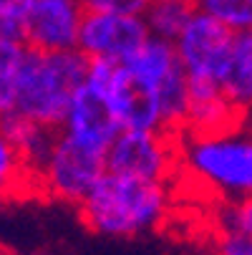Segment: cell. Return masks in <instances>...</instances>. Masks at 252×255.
<instances>
[{
	"label": "cell",
	"instance_id": "obj_1",
	"mask_svg": "<svg viewBox=\"0 0 252 255\" xmlns=\"http://www.w3.org/2000/svg\"><path fill=\"white\" fill-rule=\"evenodd\" d=\"M86 66L88 58L76 48L35 51L25 46L15 79L13 112L46 129H61L71 99L84 86Z\"/></svg>",
	"mask_w": 252,
	"mask_h": 255
},
{
	"label": "cell",
	"instance_id": "obj_2",
	"mask_svg": "<svg viewBox=\"0 0 252 255\" xmlns=\"http://www.w3.org/2000/svg\"><path fill=\"white\" fill-rule=\"evenodd\" d=\"M79 205L81 220L96 235L134 238L162 223L167 212V190L162 182L103 172Z\"/></svg>",
	"mask_w": 252,
	"mask_h": 255
},
{
	"label": "cell",
	"instance_id": "obj_11",
	"mask_svg": "<svg viewBox=\"0 0 252 255\" xmlns=\"http://www.w3.org/2000/svg\"><path fill=\"white\" fill-rule=\"evenodd\" d=\"M220 91L232 109L247 112L252 101V33L250 30L235 33L230 61L220 81Z\"/></svg>",
	"mask_w": 252,
	"mask_h": 255
},
{
	"label": "cell",
	"instance_id": "obj_22",
	"mask_svg": "<svg viewBox=\"0 0 252 255\" xmlns=\"http://www.w3.org/2000/svg\"><path fill=\"white\" fill-rule=\"evenodd\" d=\"M220 255H252V235H225Z\"/></svg>",
	"mask_w": 252,
	"mask_h": 255
},
{
	"label": "cell",
	"instance_id": "obj_15",
	"mask_svg": "<svg viewBox=\"0 0 252 255\" xmlns=\"http://www.w3.org/2000/svg\"><path fill=\"white\" fill-rule=\"evenodd\" d=\"M25 53V43L0 38V114L13 112L15 104V79Z\"/></svg>",
	"mask_w": 252,
	"mask_h": 255
},
{
	"label": "cell",
	"instance_id": "obj_24",
	"mask_svg": "<svg viewBox=\"0 0 252 255\" xmlns=\"http://www.w3.org/2000/svg\"><path fill=\"white\" fill-rule=\"evenodd\" d=\"M192 3H194V5H197V3H199V0H192Z\"/></svg>",
	"mask_w": 252,
	"mask_h": 255
},
{
	"label": "cell",
	"instance_id": "obj_21",
	"mask_svg": "<svg viewBox=\"0 0 252 255\" xmlns=\"http://www.w3.org/2000/svg\"><path fill=\"white\" fill-rule=\"evenodd\" d=\"M86 13H126L141 15L149 0H81Z\"/></svg>",
	"mask_w": 252,
	"mask_h": 255
},
{
	"label": "cell",
	"instance_id": "obj_13",
	"mask_svg": "<svg viewBox=\"0 0 252 255\" xmlns=\"http://www.w3.org/2000/svg\"><path fill=\"white\" fill-rule=\"evenodd\" d=\"M194 13V3H169V0H149L141 18L152 38L174 43Z\"/></svg>",
	"mask_w": 252,
	"mask_h": 255
},
{
	"label": "cell",
	"instance_id": "obj_3",
	"mask_svg": "<svg viewBox=\"0 0 252 255\" xmlns=\"http://www.w3.org/2000/svg\"><path fill=\"white\" fill-rule=\"evenodd\" d=\"M189 169L232 200H250L252 141L240 131L202 134L187 147Z\"/></svg>",
	"mask_w": 252,
	"mask_h": 255
},
{
	"label": "cell",
	"instance_id": "obj_20",
	"mask_svg": "<svg viewBox=\"0 0 252 255\" xmlns=\"http://www.w3.org/2000/svg\"><path fill=\"white\" fill-rule=\"evenodd\" d=\"M222 228L225 235H252V202L235 200L222 210Z\"/></svg>",
	"mask_w": 252,
	"mask_h": 255
},
{
	"label": "cell",
	"instance_id": "obj_23",
	"mask_svg": "<svg viewBox=\"0 0 252 255\" xmlns=\"http://www.w3.org/2000/svg\"><path fill=\"white\" fill-rule=\"evenodd\" d=\"M169 3H192V0H169Z\"/></svg>",
	"mask_w": 252,
	"mask_h": 255
},
{
	"label": "cell",
	"instance_id": "obj_25",
	"mask_svg": "<svg viewBox=\"0 0 252 255\" xmlns=\"http://www.w3.org/2000/svg\"><path fill=\"white\" fill-rule=\"evenodd\" d=\"M13 255H20V253H13Z\"/></svg>",
	"mask_w": 252,
	"mask_h": 255
},
{
	"label": "cell",
	"instance_id": "obj_10",
	"mask_svg": "<svg viewBox=\"0 0 252 255\" xmlns=\"http://www.w3.org/2000/svg\"><path fill=\"white\" fill-rule=\"evenodd\" d=\"M0 134L15 147L25 167H38V169H43L56 141L53 129H46L15 112L0 114Z\"/></svg>",
	"mask_w": 252,
	"mask_h": 255
},
{
	"label": "cell",
	"instance_id": "obj_6",
	"mask_svg": "<svg viewBox=\"0 0 252 255\" xmlns=\"http://www.w3.org/2000/svg\"><path fill=\"white\" fill-rule=\"evenodd\" d=\"M149 38V30L141 15L126 13H84L76 51L86 58H111L124 61L129 58L144 41Z\"/></svg>",
	"mask_w": 252,
	"mask_h": 255
},
{
	"label": "cell",
	"instance_id": "obj_16",
	"mask_svg": "<svg viewBox=\"0 0 252 255\" xmlns=\"http://www.w3.org/2000/svg\"><path fill=\"white\" fill-rule=\"evenodd\" d=\"M232 109L225 99H212V101H192L187 109V119L197 131L202 134H222V129L232 122ZM240 114V112H237Z\"/></svg>",
	"mask_w": 252,
	"mask_h": 255
},
{
	"label": "cell",
	"instance_id": "obj_14",
	"mask_svg": "<svg viewBox=\"0 0 252 255\" xmlns=\"http://www.w3.org/2000/svg\"><path fill=\"white\" fill-rule=\"evenodd\" d=\"M154 91H157V101H159L162 129H174L179 124H184L187 109H189V94H187V74H184V68L176 66Z\"/></svg>",
	"mask_w": 252,
	"mask_h": 255
},
{
	"label": "cell",
	"instance_id": "obj_18",
	"mask_svg": "<svg viewBox=\"0 0 252 255\" xmlns=\"http://www.w3.org/2000/svg\"><path fill=\"white\" fill-rule=\"evenodd\" d=\"M33 0H0V38L23 43V23Z\"/></svg>",
	"mask_w": 252,
	"mask_h": 255
},
{
	"label": "cell",
	"instance_id": "obj_8",
	"mask_svg": "<svg viewBox=\"0 0 252 255\" xmlns=\"http://www.w3.org/2000/svg\"><path fill=\"white\" fill-rule=\"evenodd\" d=\"M169 149L162 134L121 131L103 154L106 172L136 177L144 182H162L169 172Z\"/></svg>",
	"mask_w": 252,
	"mask_h": 255
},
{
	"label": "cell",
	"instance_id": "obj_9",
	"mask_svg": "<svg viewBox=\"0 0 252 255\" xmlns=\"http://www.w3.org/2000/svg\"><path fill=\"white\" fill-rule=\"evenodd\" d=\"M121 131L124 129L119 119L114 117V112L109 109L103 96H98L86 84L76 89L74 99H71L66 109L61 134H66L68 139H74L76 144H81V147L96 154H106V149L111 147V141Z\"/></svg>",
	"mask_w": 252,
	"mask_h": 255
},
{
	"label": "cell",
	"instance_id": "obj_4",
	"mask_svg": "<svg viewBox=\"0 0 252 255\" xmlns=\"http://www.w3.org/2000/svg\"><path fill=\"white\" fill-rule=\"evenodd\" d=\"M232 41L235 30H230L227 25H222L220 20H214L209 13L194 5L192 18L174 41V51L187 76L212 79L220 84L230 61Z\"/></svg>",
	"mask_w": 252,
	"mask_h": 255
},
{
	"label": "cell",
	"instance_id": "obj_12",
	"mask_svg": "<svg viewBox=\"0 0 252 255\" xmlns=\"http://www.w3.org/2000/svg\"><path fill=\"white\" fill-rule=\"evenodd\" d=\"M121 63H124V68L134 79H139L141 84L157 89L179 66V58H176L174 43L159 41V38H152L149 35V38L144 41L129 58H124Z\"/></svg>",
	"mask_w": 252,
	"mask_h": 255
},
{
	"label": "cell",
	"instance_id": "obj_19",
	"mask_svg": "<svg viewBox=\"0 0 252 255\" xmlns=\"http://www.w3.org/2000/svg\"><path fill=\"white\" fill-rule=\"evenodd\" d=\"M23 159L15 152L13 144L0 134V200H3L8 192L15 190L18 179L23 177Z\"/></svg>",
	"mask_w": 252,
	"mask_h": 255
},
{
	"label": "cell",
	"instance_id": "obj_7",
	"mask_svg": "<svg viewBox=\"0 0 252 255\" xmlns=\"http://www.w3.org/2000/svg\"><path fill=\"white\" fill-rule=\"evenodd\" d=\"M84 13L81 0H33L23 23V43L35 51L76 48Z\"/></svg>",
	"mask_w": 252,
	"mask_h": 255
},
{
	"label": "cell",
	"instance_id": "obj_5",
	"mask_svg": "<svg viewBox=\"0 0 252 255\" xmlns=\"http://www.w3.org/2000/svg\"><path fill=\"white\" fill-rule=\"evenodd\" d=\"M43 179L53 197L66 202H81L96 179L106 172L103 154H96L66 134H56L53 149L43 164Z\"/></svg>",
	"mask_w": 252,
	"mask_h": 255
},
{
	"label": "cell",
	"instance_id": "obj_17",
	"mask_svg": "<svg viewBox=\"0 0 252 255\" xmlns=\"http://www.w3.org/2000/svg\"><path fill=\"white\" fill-rule=\"evenodd\" d=\"M197 8L235 33L250 30L252 25V0H199Z\"/></svg>",
	"mask_w": 252,
	"mask_h": 255
}]
</instances>
